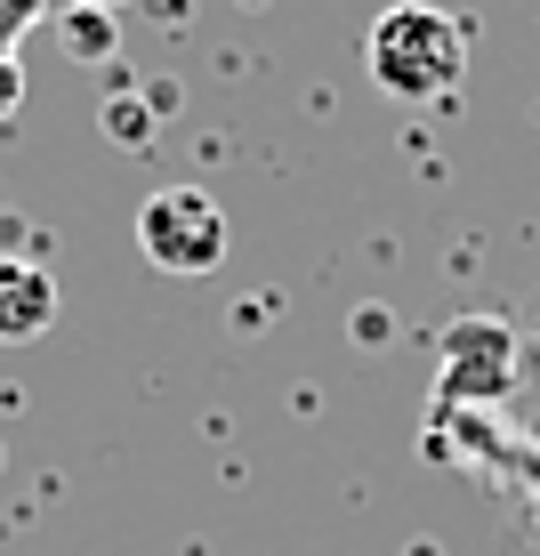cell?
Segmentation results:
<instances>
[{"label":"cell","instance_id":"6da1fadb","mask_svg":"<svg viewBox=\"0 0 540 556\" xmlns=\"http://www.w3.org/2000/svg\"><path fill=\"white\" fill-rule=\"evenodd\" d=\"M372 81L403 105H443L468 81V25L436 0H403V9L372 16V41H363Z\"/></svg>","mask_w":540,"mask_h":556},{"label":"cell","instance_id":"7a4b0ae2","mask_svg":"<svg viewBox=\"0 0 540 556\" xmlns=\"http://www.w3.org/2000/svg\"><path fill=\"white\" fill-rule=\"evenodd\" d=\"M138 251L162 266V275H210L226 258V210L202 194V186H162L138 210Z\"/></svg>","mask_w":540,"mask_h":556},{"label":"cell","instance_id":"3957f363","mask_svg":"<svg viewBox=\"0 0 540 556\" xmlns=\"http://www.w3.org/2000/svg\"><path fill=\"white\" fill-rule=\"evenodd\" d=\"M56 323V275L41 258L0 251V348H33Z\"/></svg>","mask_w":540,"mask_h":556},{"label":"cell","instance_id":"277c9868","mask_svg":"<svg viewBox=\"0 0 540 556\" xmlns=\"http://www.w3.org/2000/svg\"><path fill=\"white\" fill-rule=\"evenodd\" d=\"M16 98H25V73H16V49L0 41V122L16 113Z\"/></svg>","mask_w":540,"mask_h":556},{"label":"cell","instance_id":"5b68a950","mask_svg":"<svg viewBox=\"0 0 540 556\" xmlns=\"http://www.w3.org/2000/svg\"><path fill=\"white\" fill-rule=\"evenodd\" d=\"M73 9H89V16H98V9H122V0H73Z\"/></svg>","mask_w":540,"mask_h":556}]
</instances>
